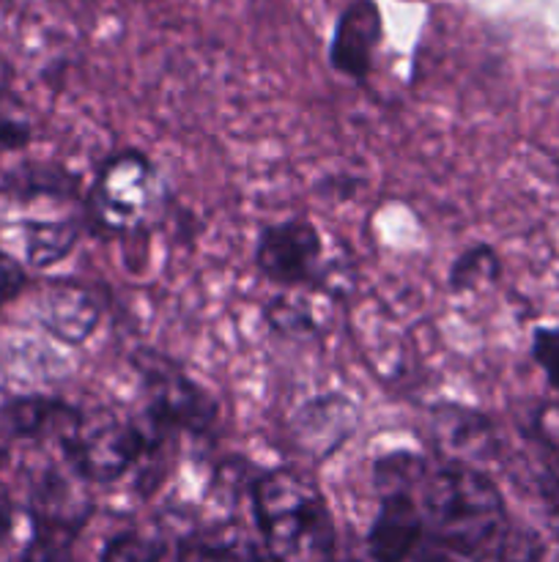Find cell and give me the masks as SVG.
<instances>
[{"instance_id":"cell-16","label":"cell","mask_w":559,"mask_h":562,"mask_svg":"<svg viewBox=\"0 0 559 562\" xmlns=\"http://www.w3.org/2000/svg\"><path fill=\"white\" fill-rule=\"evenodd\" d=\"M502 274V263L491 245H471L455 256L447 269V289L453 294H471L482 285L497 283Z\"/></svg>"},{"instance_id":"cell-20","label":"cell","mask_w":559,"mask_h":562,"mask_svg":"<svg viewBox=\"0 0 559 562\" xmlns=\"http://www.w3.org/2000/svg\"><path fill=\"white\" fill-rule=\"evenodd\" d=\"M75 536L53 530H33L31 543L25 547L22 562H75L71 560Z\"/></svg>"},{"instance_id":"cell-18","label":"cell","mask_w":559,"mask_h":562,"mask_svg":"<svg viewBox=\"0 0 559 562\" xmlns=\"http://www.w3.org/2000/svg\"><path fill=\"white\" fill-rule=\"evenodd\" d=\"M162 554L164 547L157 538L137 530H124L110 538L99 562H162Z\"/></svg>"},{"instance_id":"cell-11","label":"cell","mask_w":559,"mask_h":562,"mask_svg":"<svg viewBox=\"0 0 559 562\" xmlns=\"http://www.w3.org/2000/svg\"><path fill=\"white\" fill-rule=\"evenodd\" d=\"M91 516V499L82 492V481L64 464L47 467L42 475L33 481L31 488V519L33 530L66 532V536H80Z\"/></svg>"},{"instance_id":"cell-29","label":"cell","mask_w":559,"mask_h":562,"mask_svg":"<svg viewBox=\"0 0 559 562\" xmlns=\"http://www.w3.org/2000/svg\"><path fill=\"white\" fill-rule=\"evenodd\" d=\"M332 562H334V560H332Z\"/></svg>"},{"instance_id":"cell-7","label":"cell","mask_w":559,"mask_h":562,"mask_svg":"<svg viewBox=\"0 0 559 562\" xmlns=\"http://www.w3.org/2000/svg\"><path fill=\"white\" fill-rule=\"evenodd\" d=\"M431 445L436 461L482 470L502 456V439L488 415L460 404H438L431 415Z\"/></svg>"},{"instance_id":"cell-9","label":"cell","mask_w":559,"mask_h":562,"mask_svg":"<svg viewBox=\"0 0 559 562\" xmlns=\"http://www.w3.org/2000/svg\"><path fill=\"white\" fill-rule=\"evenodd\" d=\"M427 541L414 494H381L367 530V562H411Z\"/></svg>"},{"instance_id":"cell-19","label":"cell","mask_w":559,"mask_h":562,"mask_svg":"<svg viewBox=\"0 0 559 562\" xmlns=\"http://www.w3.org/2000/svg\"><path fill=\"white\" fill-rule=\"evenodd\" d=\"M31 143V121L20 110V104L0 93V151H16Z\"/></svg>"},{"instance_id":"cell-5","label":"cell","mask_w":559,"mask_h":562,"mask_svg":"<svg viewBox=\"0 0 559 562\" xmlns=\"http://www.w3.org/2000/svg\"><path fill=\"white\" fill-rule=\"evenodd\" d=\"M137 379H140L146 409L142 417L168 431L170 437L190 434L206 437L219 423V404L203 384L186 376L168 357L151 349H140L132 357Z\"/></svg>"},{"instance_id":"cell-1","label":"cell","mask_w":559,"mask_h":562,"mask_svg":"<svg viewBox=\"0 0 559 562\" xmlns=\"http://www.w3.org/2000/svg\"><path fill=\"white\" fill-rule=\"evenodd\" d=\"M427 538L466 560L532 562L540 538L510 519L497 483L475 467L431 461L414 492Z\"/></svg>"},{"instance_id":"cell-15","label":"cell","mask_w":559,"mask_h":562,"mask_svg":"<svg viewBox=\"0 0 559 562\" xmlns=\"http://www.w3.org/2000/svg\"><path fill=\"white\" fill-rule=\"evenodd\" d=\"M25 258L31 267L49 269L64 261L80 239V225L75 220H27L22 225Z\"/></svg>"},{"instance_id":"cell-22","label":"cell","mask_w":559,"mask_h":562,"mask_svg":"<svg viewBox=\"0 0 559 562\" xmlns=\"http://www.w3.org/2000/svg\"><path fill=\"white\" fill-rule=\"evenodd\" d=\"M532 442L548 456L559 459V404L537 406L532 415Z\"/></svg>"},{"instance_id":"cell-13","label":"cell","mask_w":559,"mask_h":562,"mask_svg":"<svg viewBox=\"0 0 559 562\" xmlns=\"http://www.w3.org/2000/svg\"><path fill=\"white\" fill-rule=\"evenodd\" d=\"M82 409L66 401L25 395L14 398L0 409V431L9 439H31V442L60 445L80 423Z\"/></svg>"},{"instance_id":"cell-25","label":"cell","mask_w":559,"mask_h":562,"mask_svg":"<svg viewBox=\"0 0 559 562\" xmlns=\"http://www.w3.org/2000/svg\"><path fill=\"white\" fill-rule=\"evenodd\" d=\"M11 527H14V503L11 494L0 486V543L11 536Z\"/></svg>"},{"instance_id":"cell-12","label":"cell","mask_w":559,"mask_h":562,"mask_svg":"<svg viewBox=\"0 0 559 562\" xmlns=\"http://www.w3.org/2000/svg\"><path fill=\"white\" fill-rule=\"evenodd\" d=\"M381 42V14L370 0H354L340 14L329 44V64L338 75L365 82L373 71V55Z\"/></svg>"},{"instance_id":"cell-24","label":"cell","mask_w":559,"mask_h":562,"mask_svg":"<svg viewBox=\"0 0 559 562\" xmlns=\"http://www.w3.org/2000/svg\"><path fill=\"white\" fill-rule=\"evenodd\" d=\"M411 562H475V560H466V558H460V554L447 552V549H442L438 543L427 541Z\"/></svg>"},{"instance_id":"cell-23","label":"cell","mask_w":559,"mask_h":562,"mask_svg":"<svg viewBox=\"0 0 559 562\" xmlns=\"http://www.w3.org/2000/svg\"><path fill=\"white\" fill-rule=\"evenodd\" d=\"M27 278L25 269L20 261L9 256V252L0 250V305H5L9 300H14L22 289H25Z\"/></svg>"},{"instance_id":"cell-28","label":"cell","mask_w":559,"mask_h":562,"mask_svg":"<svg viewBox=\"0 0 559 562\" xmlns=\"http://www.w3.org/2000/svg\"><path fill=\"white\" fill-rule=\"evenodd\" d=\"M0 93H3V86H0Z\"/></svg>"},{"instance_id":"cell-2","label":"cell","mask_w":559,"mask_h":562,"mask_svg":"<svg viewBox=\"0 0 559 562\" xmlns=\"http://www.w3.org/2000/svg\"><path fill=\"white\" fill-rule=\"evenodd\" d=\"M258 536L280 562H332L338 547L334 516L321 488L301 472L277 467L250 481Z\"/></svg>"},{"instance_id":"cell-3","label":"cell","mask_w":559,"mask_h":562,"mask_svg":"<svg viewBox=\"0 0 559 562\" xmlns=\"http://www.w3.org/2000/svg\"><path fill=\"white\" fill-rule=\"evenodd\" d=\"M170 439L173 437L151 426L146 417H121L102 409L93 415L82 412L75 431L58 445V450L60 461L82 483L113 486L137 467L162 459Z\"/></svg>"},{"instance_id":"cell-8","label":"cell","mask_w":559,"mask_h":562,"mask_svg":"<svg viewBox=\"0 0 559 562\" xmlns=\"http://www.w3.org/2000/svg\"><path fill=\"white\" fill-rule=\"evenodd\" d=\"M360 428V406L343 393H323L305 401L290 417V439L312 461H327Z\"/></svg>"},{"instance_id":"cell-17","label":"cell","mask_w":559,"mask_h":562,"mask_svg":"<svg viewBox=\"0 0 559 562\" xmlns=\"http://www.w3.org/2000/svg\"><path fill=\"white\" fill-rule=\"evenodd\" d=\"M431 461L417 453H389L373 464V488L381 494H414Z\"/></svg>"},{"instance_id":"cell-26","label":"cell","mask_w":559,"mask_h":562,"mask_svg":"<svg viewBox=\"0 0 559 562\" xmlns=\"http://www.w3.org/2000/svg\"><path fill=\"white\" fill-rule=\"evenodd\" d=\"M532 562H559V530L554 532L548 541H540V547H537L535 552V560Z\"/></svg>"},{"instance_id":"cell-10","label":"cell","mask_w":559,"mask_h":562,"mask_svg":"<svg viewBox=\"0 0 559 562\" xmlns=\"http://www.w3.org/2000/svg\"><path fill=\"white\" fill-rule=\"evenodd\" d=\"M36 316L44 333L66 346H82L102 322V300L96 291L71 280H55L42 291L36 302Z\"/></svg>"},{"instance_id":"cell-6","label":"cell","mask_w":559,"mask_h":562,"mask_svg":"<svg viewBox=\"0 0 559 562\" xmlns=\"http://www.w3.org/2000/svg\"><path fill=\"white\" fill-rule=\"evenodd\" d=\"M255 267L280 289H310L329 294L323 236L307 217H288L261 228L255 241Z\"/></svg>"},{"instance_id":"cell-4","label":"cell","mask_w":559,"mask_h":562,"mask_svg":"<svg viewBox=\"0 0 559 562\" xmlns=\"http://www.w3.org/2000/svg\"><path fill=\"white\" fill-rule=\"evenodd\" d=\"M164 201L157 165L140 148H121L99 168L85 195L88 223L102 234L126 236L146 228Z\"/></svg>"},{"instance_id":"cell-27","label":"cell","mask_w":559,"mask_h":562,"mask_svg":"<svg viewBox=\"0 0 559 562\" xmlns=\"http://www.w3.org/2000/svg\"><path fill=\"white\" fill-rule=\"evenodd\" d=\"M3 464H5V450L0 448V470H3Z\"/></svg>"},{"instance_id":"cell-21","label":"cell","mask_w":559,"mask_h":562,"mask_svg":"<svg viewBox=\"0 0 559 562\" xmlns=\"http://www.w3.org/2000/svg\"><path fill=\"white\" fill-rule=\"evenodd\" d=\"M532 360L546 373L548 384L559 393V329L540 327L532 335Z\"/></svg>"},{"instance_id":"cell-14","label":"cell","mask_w":559,"mask_h":562,"mask_svg":"<svg viewBox=\"0 0 559 562\" xmlns=\"http://www.w3.org/2000/svg\"><path fill=\"white\" fill-rule=\"evenodd\" d=\"M316 296L310 289H285L266 302L263 307V322L269 329L290 340H307L323 333V322L318 318Z\"/></svg>"}]
</instances>
